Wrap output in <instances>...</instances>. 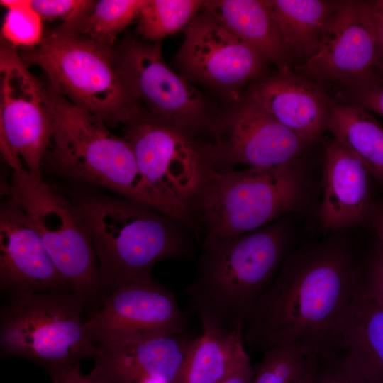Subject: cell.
Returning a JSON list of instances; mask_svg holds the SVG:
<instances>
[{
    "label": "cell",
    "instance_id": "9",
    "mask_svg": "<svg viewBox=\"0 0 383 383\" xmlns=\"http://www.w3.org/2000/svg\"><path fill=\"white\" fill-rule=\"evenodd\" d=\"M113 60L139 118L190 135L213 122L201 96L163 60L158 43L127 39L113 47Z\"/></svg>",
    "mask_w": 383,
    "mask_h": 383
},
{
    "label": "cell",
    "instance_id": "19",
    "mask_svg": "<svg viewBox=\"0 0 383 383\" xmlns=\"http://www.w3.org/2000/svg\"><path fill=\"white\" fill-rule=\"evenodd\" d=\"M369 172L335 139L326 144L320 216L326 229L357 223L370 199Z\"/></svg>",
    "mask_w": 383,
    "mask_h": 383
},
{
    "label": "cell",
    "instance_id": "5",
    "mask_svg": "<svg viewBox=\"0 0 383 383\" xmlns=\"http://www.w3.org/2000/svg\"><path fill=\"white\" fill-rule=\"evenodd\" d=\"M89 305L71 289L9 295L0 312L1 355L32 361L64 383L95 352L84 318Z\"/></svg>",
    "mask_w": 383,
    "mask_h": 383
},
{
    "label": "cell",
    "instance_id": "23",
    "mask_svg": "<svg viewBox=\"0 0 383 383\" xmlns=\"http://www.w3.org/2000/svg\"><path fill=\"white\" fill-rule=\"evenodd\" d=\"M267 2L289 55L306 60L316 53L325 26L338 4L322 0Z\"/></svg>",
    "mask_w": 383,
    "mask_h": 383
},
{
    "label": "cell",
    "instance_id": "8",
    "mask_svg": "<svg viewBox=\"0 0 383 383\" xmlns=\"http://www.w3.org/2000/svg\"><path fill=\"white\" fill-rule=\"evenodd\" d=\"M9 199L40 235L57 271L91 306L101 301L99 267L83 219L73 201L25 169L13 170Z\"/></svg>",
    "mask_w": 383,
    "mask_h": 383
},
{
    "label": "cell",
    "instance_id": "24",
    "mask_svg": "<svg viewBox=\"0 0 383 383\" xmlns=\"http://www.w3.org/2000/svg\"><path fill=\"white\" fill-rule=\"evenodd\" d=\"M243 331L203 330L201 336L192 340L176 383H218L246 350Z\"/></svg>",
    "mask_w": 383,
    "mask_h": 383
},
{
    "label": "cell",
    "instance_id": "21",
    "mask_svg": "<svg viewBox=\"0 0 383 383\" xmlns=\"http://www.w3.org/2000/svg\"><path fill=\"white\" fill-rule=\"evenodd\" d=\"M204 10L240 40L279 70L287 68L289 54L267 1H206Z\"/></svg>",
    "mask_w": 383,
    "mask_h": 383
},
{
    "label": "cell",
    "instance_id": "31",
    "mask_svg": "<svg viewBox=\"0 0 383 383\" xmlns=\"http://www.w3.org/2000/svg\"><path fill=\"white\" fill-rule=\"evenodd\" d=\"M338 94L349 104L372 111L383 117V82L341 88Z\"/></svg>",
    "mask_w": 383,
    "mask_h": 383
},
{
    "label": "cell",
    "instance_id": "4",
    "mask_svg": "<svg viewBox=\"0 0 383 383\" xmlns=\"http://www.w3.org/2000/svg\"><path fill=\"white\" fill-rule=\"evenodd\" d=\"M286 251V238L277 224L203 243L196 275L186 289L203 330L243 328Z\"/></svg>",
    "mask_w": 383,
    "mask_h": 383
},
{
    "label": "cell",
    "instance_id": "16",
    "mask_svg": "<svg viewBox=\"0 0 383 383\" xmlns=\"http://www.w3.org/2000/svg\"><path fill=\"white\" fill-rule=\"evenodd\" d=\"M0 288L9 295L71 289L26 214L10 199L0 211Z\"/></svg>",
    "mask_w": 383,
    "mask_h": 383
},
{
    "label": "cell",
    "instance_id": "36",
    "mask_svg": "<svg viewBox=\"0 0 383 383\" xmlns=\"http://www.w3.org/2000/svg\"><path fill=\"white\" fill-rule=\"evenodd\" d=\"M377 232H378L379 238L382 241V248H383V213L381 214L378 220Z\"/></svg>",
    "mask_w": 383,
    "mask_h": 383
},
{
    "label": "cell",
    "instance_id": "25",
    "mask_svg": "<svg viewBox=\"0 0 383 383\" xmlns=\"http://www.w3.org/2000/svg\"><path fill=\"white\" fill-rule=\"evenodd\" d=\"M147 0L94 1L89 11L74 25L60 26L110 48L116 36L138 18Z\"/></svg>",
    "mask_w": 383,
    "mask_h": 383
},
{
    "label": "cell",
    "instance_id": "35",
    "mask_svg": "<svg viewBox=\"0 0 383 383\" xmlns=\"http://www.w3.org/2000/svg\"><path fill=\"white\" fill-rule=\"evenodd\" d=\"M64 383H101L91 372L88 374H83L81 368L72 371L68 374Z\"/></svg>",
    "mask_w": 383,
    "mask_h": 383
},
{
    "label": "cell",
    "instance_id": "33",
    "mask_svg": "<svg viewBox=\"0 0 383 383\" xmlns=\"http://www.w3.org/2000/svg\"><path fill=\"white\" fill-rule=\"evenodd\" d=\"M255 372V370L252 367L245 350L229 372L218 383H252Z\"/></svg>",
    "mask_w": 383,
    "mask_h": 383
},
{
    "label": "cell",
    "instance_id": "12",
    "mask_svg": "<svg viewBox=\"0 0 383 383\" xmlns=\"http://www.w3.org/2000/svg\"><path fill=\"white\" fill-rule=\"evenodd\" d=\"M296 70L318 83L351 88L383 82L366 1H338L316 53Z\"/></svg>",
    "mask_w": 383,
    "mask_h": 383
},
{
    "label": "cell",
    "instance_id": "20",
    "mask_svg": "<svg viewBox=\"0 0 383 383\" xmlns=\"http://www.w3.org/2000/svg\"><path fill=\"white\" fill-rule=\"evenodd\" d=\"M335 349L348 357L366 383H383V307L361 280L337 327Z\"/></svg>",
    "mask_w": 383,
    "mask_h": 383
},
{
    "label": "cell",
    "instance_id": "27",
    "mask_svg": "<svg viewBox=\"0 0 383 383\" xmlns=\"http://www.w3.org/2000/svg\"><path fill=\"white\" fill-rule=\"evenodd\" d=\"M315 360L294 345L273 348L264 353L252 383H300Z\"/></svg>",
    "mask_w": 383,
    "mask_h": 383
},
{
    "label": "cell",
    "instance_id": "11",
    "mask_svg": "<svg viewBox=\"0 0 383 383\" xmlns=\"http://www.w3.org/2000/svg\"><path fill=\"white\" fill-rule=\"evenodd\" d=\"M124 138L148 183L192 213L191 204L208 172L215 167L209 143H200L182 130L142 118L125 127Z\"/></svg>",
    "mask_w": 383,
    "mask_h": 383
},
{
    "label": "cell",
    "instance_id": "26",
    "mask_svg": "<svg viewBox=\"0 0 383 383\" xmlns=\"http://www.w3.org/2000/svg\"><path fill=\"white\" fill-rule=\"evenodd\" d=\"M205 1L147 0L138 16L136 31L143 39L160 41L187 26Z\"/></svg>",
    "mask_w": 383,
    "mask_h": 383
},
{
    "label": "cell",
    "instance_id": "17",
    "mask_svg": "<svg viewBox=\"0 0 383 383\" xmlns=\"http://www.w3.org/2000/svg\"><path fill=\"white\" fill-rule=\"evenodd\" d=\"M184 334L97 345L90 372L101 383H176L192 342Z\"/></svg>",
    "mask_w": 383,
    "mask_h": 383
},
{
    "label": "cell",
    "instance_id": "37",
    "mask_svg": "<svg viewBox=\"0 0 383 383\" xmlns=\"http://www.w3.org/2000/svg\"><path fill=\"white\" fill-rule=\"evenodd\" d=\"M313 369H314V366H312L309 373L306 374V376L302 379V381L300 383H311Z\"/></svg>",
    "mask_w": 383,
    "mask_h": 383
},
{
    "label": "cell",
    "instance_id": "30",
    "mask_svg": "<svg viewBox=\"0 0 383 383\" xmlns=\"http://www.w3.org/2000/svg\"><path fill=\"white\" fill-rule=\"evenodd\" d=\"M89 0H32L31 6L43 20H61L62 25L76 23L91 8Z\"/></svg>",
    "mask_w": 383,
    "mask_h": 383
},
{
    "label": "cell",
    "instance_id": "10",
    "mask_svg": "<svg viewBox=\"0 0 383 383\" xmlns=\"http://www.w3.org/2000/svg\"><path fill=\"white\" fill-rule=\"evenodd\" d=\"M53 129L45 87L28 70L16 48L0 49V148L13 170L42 179L41 168Z\"/></svg>",
    "mask_w": 383,
    "mask_h": 383
},
{
    "label": "cell",
    "instance_id": "18",
    "mask_svg": "<svg viewBox=\"0 0 383 383\" xmlns=\"http://www.w3.org/2000/svg\"><path fill=\"white\" fill-rule=\"evenodd\" d=\"M247 99L295 133L305 144L326 129L332 99L315 81L289 67L252 84Z\"/></svg>",
    "mask_w": 383,
    "mask_h": 383
},
{
    "label": "cell",
    "instance_id": "29",
    "mask_svg": "<svg viewBox=\"0 0 383 383\" xmlns=\"http://www.w3.org/2000/svg\"><path fill=\"white\" fill-rule=\"evenodd\" d=\"M311 383H366L348 357L339 350L318 357Z\"/></svg>",
    "mask_w": 383,
    "mask_h": 383
},
{
    "label": "cell",
    "instance_id": "1",
    "mask_svg": "<svg viewBox=\"0 0 383 383\" xmlns=\"http://www.w3.org/2000/svg\"><path fill=\"white\" fill-rule=\"evenodd\" d=\"M360 281L341 250L291 257L245 319L244 345L263 353L294 345L312 360L335 350L337 327Z\"/></svg>",
    "mask_w": 383,
    "mask_h": 383
},
{
    "label": "cell",
    "instance_id": "3",
    "mask_svg": "<svg viewBox=\"0 0 383 383\" xmlns=\"http://www.w3.org/2000/svg\"><path fill=\"white\" fill-rule=\"evenodd\" d=\"M72 201L94 249L101 300L125 284L153 279L156 263L193 254L188 228L145 204L96 194Z\"/></svg>",
    "mask_w": 383,
    "mask_h": 383
},
{
    "label": "cell",
    "instance_id": "7",
    "mask_svg": "<svg viewBox=\"0 0 383 383\" xmlns=\"http://www.w3.org/2000/svg\"><path fill=\"white\" fill-rule=\"evenodd\" d=\"M301 192L293 162L242 170L213 167L191 204L203 243L240 236L289 211Z\"/></svg>",
    "mask_w": 383,
    "mask_h": 383
},
{
    "label": "cell",
    "instance_id": "2",
    "mask_svg": "<svg viewBox=\"0 0 383 383\" xmlns=\"http://www.w3.org/2000/svg\"><path fill=\"white\" fill-rule=\"evenodd\" d=\"M45 91L53 129L43 164L60 177L101 187L192 227L189 211L148 183L124 137L112 133L101 119L72 104L49 86Z\"/></svg>",
    "mask_w": 383,
    "mask_h": 383
},
{
    "label": "cell",
    "instance_id": "6",
    "mask_svg": "<svg viewBox=\"0 0 383 383\" xmlns=\"http://www.w3.org/2000/svg\"><path fill=\"white\" fill-rule=\"evenodd\" d=\"M18 54L27 67L44 70L55 92L107 126H126L139 118L116 71L113 48L59 26Z\"/></svg>",
    "mask_w": 383,
    "mask_h": 383
},
{
    "label": "cell",
    "instance_id": "22",
    "mask_svg": "<svg viewBox=\"0 0 383 383\" xmlns=\"http://www.w3.org/2000/svg\"><path fill=\"white\" fill-rule=\"evenodd\" d=\"M326 129L383 182V127L367 111L333 99Z\"/></svg>",
    "mask_w": 383,
    "mask_h": 383
},
{
    "label": "cell",
    "instance_id": "32",
    "mask_svg": "<svg viewBox=\"0 0 383 383\" xmlns=\"http://www.w3.org/2000/svg\"><path fill=\"white\" fill-rule=\"evenodd\" d=\"M366 1L370 13L378 62L383 72V0Z\"/></svg>",
    "mask_w": 383,
    "mask_h": 383
},
{
    "label": "cell",
    "instance_id": "14",
    "mask_svg": "<svg viewBox=\"0 0 383 383\" xmlns=\"http://www.w3.org/2000/svg\"><path fill=\"white\" fill-rule=\"evenodd\" d=\"M209 143L215 165L271 167L293 162L305 143L260 108L245 99L213 121Z\"/></svg>",
    "mask_w": 383,
    "mask_h": 383
},
{
    "label": "cell",
    "instance_id": "15",
    "mask_svg": "<svg viewBox=\"0 0 383 383\" xmlns=\"http://www.w3.org/2000/svg\"><path fill=\"white\" fill-rule=\"evenodd\" d=\"M176 60L192 79L223 89L259 77L265 65L257 51L204 10L187 25Z\"/></svg>",
    "mask_w": 383,
    "mask_h": 383
},
{
    "label": "cell",
    "instance_id": "34",
    "mask_svg": "<svg viewBox=\"0 0 383 383\" xmlns=\"http://www.w3.org/2000/svg\"><path fill=\"white\" fill-rule=\"evenodd\" d=\"M364 284L370 294L383 307V249L374 260L370 278Z\"/></svg>",
    "mask_w": 383,
    "mask_h": 383
},
{
    "label": "cell",
    "instance_id": "13",
    "mask_svg": "<svg viewBox=\"0 0 383 383\" xmlns=\"http://www.w3.org/2000/svg\"><path fill=\"white\" fill-rule=\"evenodd\" d=\"M187 321L174 294L154 279L121 286L86 321L94 345L183 334Z\"/></svg>",
    "mask_w": 383,
    "mask_h": 383
},
{
    "label": "cell",
    "instance_id": "28",
    "mask_svg": "<svg viewBox=\"0 0 383 383\" xmlns=\"http://www.w3.org/2000/svg\"><path fill=\"white\" fill-rule=\"evenodd\" d=\"M0 3L7 9L1 30L3 40L23 49L38 45L45 31L43 19L30 0H1Z\"/></svg>",
    "mask_w": 383,
    "mask_h": 383
}]
</instances>
